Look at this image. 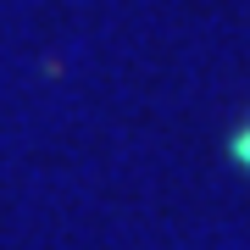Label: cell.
<instances>
[{
	"mask_svg": "<svg viewBox=\"0 0 250 250\" xmlns=\"http://www.w3.org/2000/svg\"><path fill=\"white\" fill-rule=\"evenodd\" d=\"M228 161H233L239 172H250V123L233 128V139H228Z\"/></svg>",
	"mask_w": 250,
	"mask_h": 250,
	"instance_id": "6da1fadb",
	"label": "cell"
}]
</instances>
